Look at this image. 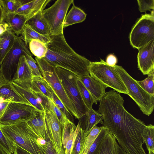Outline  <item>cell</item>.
<instances>
[{
	"mask_svg": "<svg viewBox=\"0 0 154 154\" xmlns=\"http://www.w3.org/2000/svg\"><path fill=\"white\" fill-rule=\"evenodd\" d=\"M46 45L48 51L43 59L50 65L67 70L78 76L89 74L91 61L69 46L63 33L51 36L49 42Z\"/></svg>",
	"mask_w": 154,
	"mask_h": 154,
	"instance_id": "1",
	"label": "cell"
},
{
	"mask_svg": "<svg viewBox=\"0 0 154 154\" xmlns=\"http://www.w3.org/2000/svg\"><path fill=\"white\" fill-rule=\"evenodd\" d=\"M128 92L129 95L136 103L143 113L149 116L154 108V96L144 90L121 66H113Z\"/></svg>",
	"mask_w": 154,
	"mask_h": 154,
	"instance_id": "2",
	"label": "cell"
},
{
	"mask_svg": "<svg viewBox=\"0 0 154 154\" xmlns=\"http://www.w3.org/2000/svg\"><path fill=\"white\" fill-rule=\"evenodd\" d=\"M0 129L14 144L32 154H42L33 140L32 131L26 122L10 125H0Z\"/></svg>",
	"mask_w": 154,
	"mask_h": 154,
	"instance_id": "3",
	"label": "cell"
},
{
	"mask_svg": "<svg viewBox=\"0 0 154 154\" xmlns=\"http://www.w3.org/2000/svg\"><path fill=\"white\" fill-rule=\"evenodd\" d=\"M90 75L106 86L119 93L128 94V91L113 67L108 65L104 60L91 62L89 68Z\"/></svg>",
	"mask_w": 154,
	"mask_h": 154,
	"instance_id": "4",
	"label": "cell"
},
{
	"mask_svg": "<svg viewBox=\"0 0 154 154\" xmlns=\"http://www.w3.org/2000/svg\"><path fill=\"white\" fill-rule=\"evenodd\" d=\"M55 70L65 92L73 104L79 119L85 115L89 109L84 103L79 92L76 82L78 76L60 67H55Z\"/></svg>",
	"mask_w": 154,
	"mask_h": 154,
	"instance_id": "5",
	"label": "cell"
},
{
	"mask_svg": "<svg viewBox=\"0 0 154 154\" xmlns=\"http://www.w3.org/2000/svg\"><path fill=\"white\" fill-rule=\"evenodd\" d=\"M35 60L42 76L55 94L73 116L79 119L75 108L67 96L57 75L55 67L50 65L43 58L35 57Z\"/></svg>",
	"mask_w": 154,
	"mask_h": 154,
	"instance_id": "6",
	"label": "cell"
},
{
	"mask_svg": "<svg viewBox=\"0 0 154 154\" xmlns=\"http://www.w3.org/2000/svg\"><path fill=\"white\" fill-rule=\"evenodd\" d=\"M130 43L139 49L154 40L153 11L150 14L142 15L134 26L129 36Z\"/></svg>",
	"mask_w": 154,
	"mask_h": 154,
	"instance_id": "7",
	"label": "cell"
},
{
	"mask_svg": "<svg viewBox=\"0 0 154 154\" xmlns=\"http://www.w3.org/2000/svg\"><path fill=\"white\" fill-rule=\"evenodd\" d=\"M73 0H58L51 7L42 11L48 25L50 36L63 33V24Z\"/></svg>",
	"mask_w": 154,
	"mask_h": 154,
	"instance_id": "8",
	"label": "cell"
},
{
	"mask_svg": "<svg viewBox=\"0 0 154 154\" xmlns=\"http://www.w3.org/2000/svg\"><path fill=\"white\" fill-rule=\"evenodd\" d=\"M28 54L32 56L28 46L21 36H17L11 48L0 66V70L5 79L9 82L17 69L20 57Z\"/></svg>",
	"mask_w": 154,
	"mask_h": 154,
	"instance_id": "9",
	"label": "cell"
},
{
	"mask_svg": "<svg viewBox=\"0 0 154 154\" xmlns=\"http://www.w3.org/2000/svg\"><path fill=\"white\" fill-rule=\"evenodd\" d=\"M38 111L30 105L11 102L0 118V125H10L26 122L34 116Z\"/></svg>",
	"mask_w": 154,
	"mask_h": 154,
	"instance_id": "10",
	"label": "cell"
},
{
	"mask_svg": "<svg viewBox=\"0 0 154 154\" xmlns=\"http://www.w3.org/2000/svg\"><path fill=\"white\" fill-rule=\"evenodd\" d=\"M45 117L50 141L56 154H60L62 141V125L53 111L45 108Z\"/></svg>",
	"mask_w": 154,
	"mask_h": 154,
	"instance_id": "11",
	"label": "cell"
},
{
	"mask_svg": "<svg viewBox=\"0 0 154 154\" xmlns=\"http://www.w3.org/2000/svg\"><path fill=\"white\" fill-rule=\"evenodd\" d=\"M154 40L138 49V67L143 75L154 71Z\"/></svg>",
	"mask_w": 154,
	"mask_h": 154,
	"instance_id": "12",
	"label": "cell"
},
{
	"mask_svg": "<svg viewBox=\"0 0 154 154\" xmlns=\"http://www.w3.org/2000/svg\"><path fill=\"white\" fill-rule=\"evenodd\" d=\"M82 127L81 121L75 126L70 122L62 125V141L60 154H71L76 137Z\"/></svg>",
	"mask_w": 154,
	"mask_h": 154,
	"instance_id": "13",
	"label": "cell"
},
{
	"mask_svg": "<svg viewBox=\"0 0 154 154\" xmlns=\"http://www.w3.org/2000/svg\"><path fill=\"white\" fill-rule=\"evenodd\" d=\"M30 80L21 83L11 81L8 83L10 87L20 96L28 101L39 112H44L45 109L38 101L30 87Z\"/></svg>",
	"mask_w": 154,
	"mask_h": 154,
	"instance_id": "14",
	"label": "cell"
},
{
	"mask_svg": "<svg viewBox=\"0 0 154 154\" xmlns=\"http://www.w3.org/2000/svg\"><path fill=\"white\" fill-rule=\"evenodd\" d=\"M50 0H21L22 4L13 14L24 16L27 22L40 11L44 10Z\"/></svg>",
	"mask_w": 154,
	"mask_h": 154,
	"instance_id": "15",
	"label": "cell"
},
{
	"mask_svg": "<svg viewBox=\"0 0 154 154\" xmlns=\"http://www.w3.org/2000/svg\"><path fill=\"white\" fill-rule=\"evenodd\" d=\"M78 77L91 94L95 100V104H97L105 95L107 87L89 74Z\"/></svg>",
	"mask_w": 154,
	"mask_h": 154,
	"instance_id": "16",
	"label": "cell"
},
{
	"mask_svg": "<svg viewBox=\"0 0 154 154\" xmlns=\"http://www.w3.org/2000/svg\"><path fill=\"white\" fill-rule=\"evenodd\" d=\"M26 122L39 137L46 141H50L44 112L38 111Z\"/></svg>",
	"mask_w": 154,
	"mask_h": 154,
	"instance_id": "17",
	"label": "cell"
},
{
	"mask_svg": "<svg viewBox=\"0 0 154 154\" xmlns=\"http://www.w3.org/2000/svg\"><path fill=\"white\" fill-rule=\"evenodd\" d=\"M33 75L27 62L24 55H22L19 59L16 72L11 80L13 82L21 83L31 80Z\"/></svg>",
	"mask_w": 154,
	"mask_h": 154,
	"instance_id": "18",
	"label": "cell"
},
{
	"mask_svg": "<svg viewBox=\"0 0 154 154\" xmlns=\"http://www.w3.org/2000/svg\"><path fill=\"white\" fill-rule=\"evenodd\" d=\"M34 30L43 35L50 36V31L48 24L44 17L42 11L38 12L26 23Z\"/></svg>",
	"mask_w": 154,
	"mask_h": 154,
	"instance_id": "19",
	"label": "cell"
},
{
	"mask_svg": "<svg viewBox=\"0 0 154 154\" xmlns=\"http://www.w3.org/2000/svg\"><path fill=\"white\" fill-rule=\"evenodd\" d=\"M17 37L9 26L5 32L0 35V66L13 46Z\"/></svg>",
	"mask_w": 154,
	"mask_h": 154,
	"instance_id": "20",
	"label": "cell"
},
{
	"mask_svg": "<svg viewBox=\"0 0 154 154\" xmlns=\"http://www.w3.org/2000/svg\"><path fill=\"white\" fill-rule=\"evenodd\" d=\"M32 90L41 93L52 100V89L42 76H33L30 81Z\"/></svg>",
	"mask_w": 154,
	"mask_h": 154,
	"instance_id": "21",
	"label": "cell"
},
{
	"mask_svg": "<svg viewBox=\"0 0 154 154\" xmlns=\"http://www.w3.org/2000/svg\"><path fill=\"white\" fill-rule=\"evenodd\" d=\"M120 146L109 131L105 136L97 154H120Z\"/></svg>",
	"mask_w": 154,
	"mask_h": 154,
	"instance_id": "22",
	"label": "cell"
},
{
	"mask_svg": "<svg viewBox=\"0 0 154 154\" xmlns=\"http://www.w3.org/2000/svg\"><path fill=\"white\" fill-rule=\"evenodd\" d=\"M72 4L71 9L65 17L63 24L64 28L82 22L86 18L87 14L84 11L75 6L74 2Z\"/></svg>",
	"mask_w": 154,
	"mask_h": 154,
	"instance_id": "23",
	"label": "cell"
},
{
	"mask_svg": "<svg viewBox=\"0 0 154 154\" xmlns=\"http://www.w3.org/2000/svg\"><path fill=\"white\" fill-rule=\"evenodd\" d=\"M4 21L8 24L12 31L17 36L21 35L23 27L27 22L24 16L13 13L8 15Z\"/></svg>",
	"mask_w": 154,
	"mask_h": 154,
	"instance_id": "24",
	"label": "cell"
},
{
	"mask_svg": "<svg viewBox=\"0 0 154 154\" xmlns=\"http://www.w3.org/2000/svg\"><path fill=\"white\" fill-rule=\"evenodd\" d=\"M21 35L23 40L27 46L32 39L38 40L46 44L49 42L51 38V36L38 33L26 23L23 27Z\"/></svg>",
	"mask_w": 154,
	"mask_h": 154,
	"instance_id": "25",
	"label": "cell"
},
{
	"mask_svg": "<svg viewBox=\"0 0 154 154\" xmlns=\"http://www.w3.org/2000/svg\"><path fill=\"white\" fill-rule=\"evenodd\" d=\"M21 4V0H0L1 14L0 23L4 21L8 15L14 13Z\"/></svg>",
	"mask_w": 154,
	"mask_h": 154,
	"instance_id": "26",
	"label": "cell"
},
{
	"mask_svg": "<svg viewBox=\"0 0 154 154\" xmlns=\"http://www.w3.org/2000/svg\"><path fill=\"white\" fill-rule=\"evenodd\" d=\"M85 116V128L84 134L87 136L95 126L101 123L103 120L102 116L92 108L89 109Z\"/></svg>",
	"mask_w": 154,
	"mask_h": 154,
	"instance_id": "27",
	"label": "cell"
},
{
	"mask_svg": "<svg viewBox=\"0 0 154 154\" xmlns=\"http://www.w3.org/2000/svg\"><path fill=\"white\" fill-rule=\"evenodd\" d=\"M0 98L4 99L13 98L14 102L21 103L33 106L28 101L14 91L8 83L0 88Z\"/></svg>",
	"mask_w": 154,
	"mask_h": 154,
	"instance_id": "28",
	"label": "cell"
},
{
	"mask_svg": "<svg viewBox=\"0 0 154 154\" xmlns=\"http://www.w3.org/2000/svg\"><path fill=\"white\" fill-rule=\"evenodd\" d=\"M102 126H95L88 134L84 139L80 154H87L91 146L93 144L99 134Z\"/></svg>",
	"mask_w": 154,
	"mask_h": 154,
	"instance_id": "29",
	"label": "cell"
},
{
	"mask_svg": "<svg viewBox=\"0 0 154 154\" xmlns=\"http://www.w3.org/2000/svg\"><path fill=\"white\" fill-rule=\"evenodd\" d=\"M29 45L30 52L36 57L42 59L45 57L48 51L46 44L38 40L32 39Z\"/></svg>",
	"mask_w": 154,
	"mask_h": 154,
	"instance_id": "30",
	"label": "cell"
},
{
	"mask_svg": "<svg viewBox=\"0 0 154 154\" xmlns=\"http://www.w3.org/2000/svg\"><path fill=\"white\" fill-rule=\"evenodd\" d=\"M144 143L148 150L154 152V126L152 124L146 125L142 134Z\"/></svg>",
	"mask_w": 154,
	"mask_h": 154,
	"instance_id": "31",
	"label": "cell"
},
{
	"mask_svg": "<svg viewBox=\"0 0 154 154\" xmlns=\"http://www.w3.org/2000/svg\"><path fill=\"white\" fill-rule=\"evenodd\" d=\"M76 82L79 92L84 103L89 109L92 108L93 105L95 103L93 97L83 84L78 79Z\"/></svg>",
	"mask_w": 154,
	"mask_h": 154,
	"instance_id": "32",
	"label": "cell"
},
{
	"mask_svg": "<svg viewBox=\"0 0 154 154\" xmlns=\"http://www.w3.org/2000/svg\"><path fill=\"white\" fill-rule=\"evenodd\" d=\"M154 71L148 75V77L142 81H136L138 84L146 92L154 96Z\"/></svg>",
	"mask_w": 154,
	"mask_h": 154,
	"instance_id": "33",
	"label": "cell"
},
{
	"mask_svg": "<svg viewBox=\"0 0 154 154\" xmlns=\"http://www.w3.org/2000/svg\"><path fill=\"white\" fill-rule=\"evenodd\" d=\"M108 131L102 126L101 130L95 141L91 146L87 154H97L102 142Z\"/></svg>",
	"mask_w": 154,
	"mask_h": 154,
	"instance_id": "34",
	"label": "cell"
},
{
	"mask_svg": "<svg viewBox=\"0 0 154 154\" xmlns=\"http://www.w3.org/2000/svg\"><path fill=\"white\" fill-rule=\"evenodd\" d=\"M52 100L57 107L63 113L66 117L69 120L73 122L74 117L73 116L67 109L63 103L58 98L53 90L52 92Z\"/></svg>",
	"mask_w": 154,
	"mask_h": 154,
	"instance_id": "35",
	"label": "cell"
},
{
	"mask_svg": "<svg viewBox=\"0 0 154 154\" xmlns=\"http://www.w3.org/2000/svg\"><path fill=\"white\" fill-rule=\"evenodd\" d=\"M86 137L84 130L81 127L75 138L71 154H80L82 143Z\"/></svg>",
	"mask_w": 154,
	"mask_h": 154,
	"instance_id": "36",
	"label": "cell"
},
{
	"mask_svg": "<svg viewBox=\"0 0 154 154\" xmlns=\"http://www.w3.org/2000/svg\"><path fill=\"white\" fill-rule=\"evenodd\" d=\"M49 108L51 109L57 117L62 125L70 121L65 116L63 113L55 105L52 100H49Z\"/></svg>",
	"mask_w": 154,
	"mask_h": 154,
	"instance_id": "37",
	"label": "cell"
},
{
	"mask_svg": "<svg viewBox=\"0 0 154 154\" xmlns=\"http://www.w3.org/2000/svg\"><path fill=\"white\" fill-rule=\"evenodd\" d=\"M14 144L6 137L0 129V146L9 154L13 153Z\"/></svg>",
	"mask_w": 154,
	"mask_h": 154,
	"instance_id": "38",
	"label": "cell"
},
{
	"mask_svg": "<svg viewBox=\"0 0 154 154\" xmlns=\"http://www.w3.org/2000/svg\"><path fill=\"white\" fill-rule=\"evenodd\" d=\"M25 56L27 62L31 71L33 77L42 76L35 60L34 59L32 56L28 54Z\"/></svg>",
	"mask_w": 154,
	"mask_h": 154,
	"instance_id": "39",
	"label": "cell"
},
{
	"mask_svg": "<svg viewBox=\"0 0 154 154\" xmlns=\"http://www.w3.org/2000/svg\"><path fill=\"white\" fill-rule=\"evenodd\" d=\"M139 9L140 12L146 11L151 9L154 10V0H137Z\"/></svg>",
	"mask_w": 154,
	"mask_h": 154,
	"instance_id": "40",
	"label": "cell"
},
{
	"mask_svg": "<svg viewBox=\"0 0 154 154\" xmlns=\"http://www.w3.org/2000/svg\"><path fill=\"white\" fill-rule=\"evenodd\" d=\"M12 102H14L13 98L7 99L0 98V118L4 114L8 105Z\"/></svg>",
	"mask_w": 154,
	"mask_h": 154,
	"instance_id": "41",
	"label": "cell"
},
{
	"mask_svg": "<svg viewBox=\"0 0 154 154\" xmlns=\"http://www.w3.org/2000/svg\"><path fill=\"white\" fill-rule=\"evenodd\" d=\"M106 62L109 66L113 67L116 65L117 62V59L114 55L110 54L106 57Z\"/></svg>",
	"mask_w": 154,
	"mask_h": 154,
	"instance_id": "42",
	"label": "cell"
},
{
	"mask_svg": "<svg viewBox=\"0 0 154 154\" xmlns=\"http://www.w3.org/2000/svg\"><path fill=\"white\" fill-rule=\"evenodd\" d=\"M14 154H32L16 144H14Z\"/></svg>",
	"mask_w": 154,
	"mask_h": 154,
	"instance_id": "43",
	"label": "cell"
},
{
	"mask_svg": "<svg viewBox=\"0 0 154 154\" xmlns=\"http://www.w3.org/2000/svg\"><path fill=\"white\" fill-rule=\"evenodd\" d=\"M9 27V25L5 21L0 23V35L5 32Z\"/></svg>",
	"mask_w": 154,
	"mask_h": 154,
	"instance_id": "44",
	"label": "cell"
},
{
	"mask_svg": "<svg viewBox=\"0 0 154 154\" xmlns=\"http://www.w3.org/2000/svg\"><path fill=\"white\" fill-rule=\"evenodd\" d=\"M8 82L5 79L0 70V89L3 86L7 84Z\"/></svg>",
	"mask_w": 154,
	"mask_h": 154,
	"instance_id": "45",
	"label": "cell"
},
{
	"mask_svg": "<svg viewBox=\"0 0 154 154\" xmlns=\"http://www.w3.org/2000/svg\"><path fill=\"white\" fill-rule=\"evenodd\" d=\"M0 154H9L0 146Z\"/></svg>",
	"mask_w": 154,
	"mask_h": 154,
	"instance_id": "46",
	"label": "cell"
},
{
	"mask_svg": "<svg viewBox=\"0 0 154 154\" xmlns=\"http://www.w3.org/2000/svg\"><path fill=\"white\" fill-rule=\"evenodd\" d=\"M120 154H127L121 147H120Z\"/></svg>",
	"mask_w": 154,
	"mask_h": 154,
	"instance_id": "47",
	"label": "cell"
},
{
	"mask_svg": "<svg viewBox=\"0 0 154 154\" xmlns=\"http://www.w3.org/2000/svg\"><path fill=\"white\" fill-rule=\"evenodd\" d=\"M148 154H154V152H153L150 150H148Z\"/></svg>",
	"mask_w": 154,
	"mask_h": 154,
	"instance_id": "48",
	"label": "cell"
},
{
	"mask_svg": "<svg viewBox=\"0 0 154 154\" xmlns=\"http://www.w3.org/2000/svg\"><path fill=\"white\" fill-rule=\"evenodd\" d=\"M1 11H0V19H1Z\"/></svg>",
	"mask_w": 154,
	"mask_h": 154,
	"instance_id": "49",
	"label": "cell"
}]
</instances>
